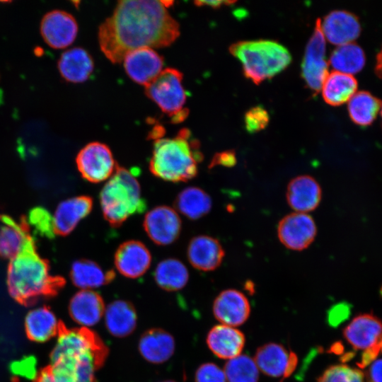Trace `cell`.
I'll return each mask as SVG.
<instances>
[{
	"label": "cell",
	"mask_w": 382,
	"mask_h": 382,
	"mask_svg": "<svg viewBox=\"0 0 382 382\" xmlns=\"http://www.w3.org/2000/svg\"><path fill=\"white\" fill-rule=\"evenodd\" d=\"M230 52L241 62L245 76L257 84L282 71L291 60L286 48L271 40L238 42Z\"/></svg>",
	"instance_id": "cell-6"
},
{
	"label": "cell",
	"mask_w": 382,
	"mask_h": 382,
	"mask_svg": "<svg viewBox=\"0 0 382 382\" xmlns=\"http://www.w3.org/2000/svg\"><path fill=\"white\" fill-rule=\"evenodd\" d=\"M350 314V305L345 302L335 305L329 311V323L336 326L346 320Z\"/></svg>",
	"instance_id": "cell-40"
},
{
	"label": "cell",
	"mask_w": 382,
	"mask_h": 382,
	"mask_svg": "<svg viewBox=\"0 0 382 382\" xmlns=\"http://www.w3.org/2000/svg\"><path fill=\"white\" fill-rule=\"evenodd\" d=\"M224 371L227 382H257L259 378L255 360L245 354L228 360Z\"/></svg>",
	"instance_id": "cell-35"
},
{
	"label": "cell",
	"mask_w": 382,
	"mask_h": 382,
	"mask_svg": "<svg viewBox=\"0 0 382 382\" xmlns=\"http://www.w3.org/2000/svg\"><path fill=\"white\" fill-rule=\"evenodd\" d=\"M346 340L357 350H366L382 340V321L372 313L356 316L343 331Z\"/></svg>",
	"instance_id": "cell-19"
},
{
	"label": "cell",
	"mask_w": 382,
	"mask_h": 382,
	"mask_svg": "<svg viewBox=\"0 0 382 382\" xmlns=\"http://www.w3.org/2000/svg\"><path fill=\"white\" fill-rule=\"evenodd\" d=\"M320 26L325 39L338 46L353 42L361 33L358 18L346 11L330 12L320 19Z\"/></svg>",
	"instance_id": "cell-16"
},
{
	"label": "cell",
	"mask_w": 382,
	"mask_h": 382,
	"mask_svg": "<svg viewBox=\"0 0 382 382\" xmlns=\"http://www.w3.org/2000/svg\"><path fill=\"white\" fill-rule=\"evenodd\" d=\"M357 86L352 75L335 71L328 75L322 86L323 98L330 105H340L357 93Z\"/></svg>",
	"instance_id": "cell-30"
},
{
	"label": "cell",
	"mask_w": 382,
	"mask_h": 382,
	"mask_svg": "<svg viewBox=\"0 0 382 382\" xmlns=\"http://www.w3.org/2000/svg\"><path fill=\"white\" fill-rule=\"evenodd\" d=\"M317 233L313 219L306 213L294 212L285 216L278 224L277 235L287 248L302 250L314 241Z\"/></svg>",
	"instance_id": "cell-10"
},
{
	"label": "cell",
	"mask_w": 382,
	"mask_h": 382,
	"mask_svg": "<svg viewBox=\"0 0 382 382\" xmlns=\"http://www.w3.org/2000/svg\"><path fill=\"white\" fill-rule=\"evenodd\" d=\"M381 116H382V108H381Z\"/></svg>",
	"instance_id": "cell-47"
},
{
	"label": "cell",
	"mask_w": 382,
	"mask_h": 382,
	"mask_svg": "<svg viewBox=\"0 0 382 382\" xmlns=\"http://www.w3.org/2000/svg\"><path fill=\"white\" fill-rule=\"evenodd\" d=\"M40 33L45 42L54 49H63L71 45L78 33L74 17L61 10L47 13L40 23Z\"/></svg>",
	"instance_id": "cell-12"
},
{
	"label": "cell",
	"mask_w": 382,
	"mask_h": 382,
	"mask_svg": "<svg viewBox=\"0 0 382 382\" xmlns=\"http://www.w3.org/2000/svg\"><path fill=\"white\" fill-rule=\"evenodd\" d=\"M100 203L104 218L112 226H120L146 208L135 174L119 166L102 188Z\"/></svg>",
	"instance_id": "cell-5"
},
{
	"label": "cell",
	"mask_w": 382,
	"mask_h": 382,
	"mask_svg": "<svg viewBox=\"0 0 382 382\" xmlns=\"http://www.w3.org/2000/svg\"><path fill=\"white\" fill-rule=\"evenodd\" d=\"M114 262L117 271L128 278H138L149 268L151 255L141 242L131 240L122 243L117 249Z\"/></svg>",
	"instance_id": "cell-15"
},
{
	"label": "cell",
	"mask_w": 382,
	"mask_h": 382,
	"mask_svg": "<svg viewBox=\"0 0 382 382\" xmlns=\"http://www.w3.org/2000/svg\"><path fill=\"white\" fill-rule=\"evenodd\" d=\"M145 92L164 113L172 118L187 110L184 108L186 93L183 86V74L175 69H163L145 87Z\"/></svg>",
	"instance_id": "cell-7"
},
{
	"label": "cell",
	"mask_w": 382,
	"mask_h": 382,
	"mask_svg": "<svg viewBox=\"0 0 382 382\" xmlns=\"http://www.w3.org/2000/svg\"><path fill=\"white\" fill-rule=\"evenodd\" d=\"M234 1H195V4L197 6H209L213 8H219L224 5L231 4Z\"/></svg>",
	"instance_id": "cell-44"
},
{
	"label": "cell",
	"mask_w": 382,
	"mask_h": 382,
	"mask_svg": "<svg viewBox=\"0 0 382 382\" xmlns=\"http://www.w3.org/2000/svg\"><path fill=\"white\" fill-rule=\"evenodd\" d=\"M37 382H69L65 377L57 374L50 368L42 371L37 378Z\"/></svg>",
	"instance_id": "cell-42"
},
{
	"label": "cell",
	"mask_w": 382,
	"mask_h": 382,
	"mask_svg": "<svg viewBox=\"0 0 382 382\" xmlns=\"http://www.w3.org/2000/svg\"><path fill=\"white\" fill-rule=\"evenodd\" d=\"M64 79L71 83H82L93 72L94 64L91 56L81 47H74L64 52L57 64Z\"/></svg>",
	"instance_id": "cell-27"
},
{
	"label": "cell",
	"mask_w": 382,
	"mask_h": 382,
	"mask_svg": "<svg viewBox=\"0 0 382 382\" xmlns=\"http://www.w3.org/2000/svg\"><path fill=\"white\" fill-rule=\"evenodd\" d=\"M269 122V115L262 107L250 109L245 116V124L249 132H256L263 129Z\"/></svg>",
	"instance_id": "cell-38"
},
{
	"label": "cell",
	"mask_w": 382,
	"mask_h": 382,
	"mask_svg": "<svg viewBox=\"0 0 382 382\" xmlns=\"http://www.w3.org/2000/svg\"><path fill=\"white\" fill-rule=\"evenodd\" d=\"M224 250L219 241L213 237L200 235L190 241L187 256L190 263L201 271H212L221 263Z\"/></svg>",
	"instance_id": "cell-22"
},
{
	"label": "cell",
	"mask_w": 382,
	"mask_h": 382,
	"mask_svg": "<svg viewBox=\"0 0 382 382\" xmlns=\"http://www.w3.org/2000/svg\"><path fill=\"white\" fill-rule=\"evenodd\" d=\"M6 282L10 295L21 302L50 294L64 283L62 278L51 274L47 262L35 250L25 252L10 260Z\"/></svg>",
	"instance_id": "cell-4"
},
{
	"label": "cell",
	"mask_w": 382,
	"mask_h": 382,
	"mask_svg": "<svg viewBox=\"0 0 382 382\" xmlns=\"http://www.w3.org/2000/svg\"><path fill=\"white\" fill-rule=\"evenodd\" d=\"M108 348L89 328L60 330L51 352L50 369L69 382H97Z\"/></svg>",
	"instance_id": "cell-2"
},
{
	"label": "cell",
	"mask_w": 382,
	"mask_h": 382,
	"mask_svg": "<svg viewBox=\"0 0 382 382\" xmlns=\"http://www.w3.org/2000/svg\"><path fill=\"white\" fill-rule=\"evenodd\" d=\"M179 35V24L163 1L125 0L118 1L100 25L98 42L105 56L115 64L134 50L168 46Z\"/></svg>",
	"instance_id": "cell-1"
},
{
	"label": "cell",
	"mask_w": 382,
	"mask_h": 382,
	"mask_svg": "<svg viewBox=\"0 0 382 382\" xmlns=\"http://www.w3.org/2000/svg\"><path fill=\"white\" fill-rule=\"evenodd\" d=\"M325 51V39L320 30V19H318L314 32L307 44L302 64V76L307 86L316 92L321 90L329 74Z\"/></svg>",
	"instance_id": "cell-9"
},
{
	"label": "cell",
	"mask_w": 382,
	"mask_h": 382,
	"mask_svg": "<svg viewBox=\"0 0 382 382\" xmlns=\"http://www.w3.org/2000/svg\"><path fill=\"white\" fill-rule=\"evenodd\" d=\"M105 310L101 296L93 290H80L70 299L69 313L81 328H88L97 324Z\"/></svg>",
	"instance_id": "cell-20"
},
{
	"label": "cell",
	"mask_w": 382,
	"mask_h": 382,
	"mask_svg": "<svg viewBox=\"0 0 382 382\" xmlns=\"http://www.w3.org/2000/svg\"><path fill=\"white\" fill-rule=\"evenodd\" d=\"M382 107V101L369 92H357L348 101L351 120L360 126L370 125Z\"/></svg>",
	"instance_id": "cell-33"
},
{
	"label": "cell",
	"mask_w": 382,
	"mask_h": 382,
	"mask_svg": "<svg viewBox=\"0 0 382 382\" xmlns=\"http://www.w3.org/2000/svg\"><path fill=\"white\" fill-rule=\"evenodd\" d=\"M122 62L129 77L144 87L151 83L163 70L162 57L149 47L137 49L127 53Z\"/></svg>",
	"instance_id": "cell-13"
},
{
	"label": "cell",
	"mask_w": 382,
	"mask_h": 382,
	"mask_svg": "<svg viewBox=\"0 0 382 382\" xmlns=\"http://www.w3.org/2000/svg\"><path fill=\"white\" fill-rule=\"evenodd\" d=\"M317 382H364L363 373L347 365H334L327 369Z\"/></svg>",
	"instance_id": "cell-36"
},
{
	"label": "cell",
	"mask_w": 382,
	"mask_h": 382,
	"mask_svg": "<svg viewBox=\"0 0 382 382\" xmlns=\"http://www.w3.org/2000/svg\"><path fill=\"white\" fill-rule=\"evenodd\" d=\"M154 276L159 287L173 291L183 289L187 284L189 272L181 261L175 258H168L157 265Z\"/></svg>",
	"instance_id": "cell-32"
},
{
	"label": "cell",
	"mask_w": 382,
	"mask_h": 382,
	"mask_svg": "<svg viewBox=\"0 0 382 382\" xmlns=\"http://www.w3.org/2000/svg\"><path fill=\"white\" fill-rule=\"evenodd\" d=\"M0 221V257L11 260L25 252L35 250L25 221L18 223L7 215H1Z\"/></svg>",
	"instance_id": "cell-14"
},
{
	"label": "cell",
	"mask_w": 382,
	"mask_h": 382,
	"mask_svg": "<svg viewBox=\"0 0 382 382\" xmlns=\"http://www.w3.org/2000/svg\"><path fill=\"white\" fill-rule=\"evenodd\" d=\"M190 132L182 129L174 138L155 141L149 162L151 172L170 182L187 181L197 173V163L202 159L198 142L190 139Z\"/></svg>",
	"instance_id": "cell-3"
},
{
	"label": "cell",
	"mask_w": 382,
	"mask_h": 382,
	"mask_svg": "<svg viewBox=\"0 0 382 382\" xmlns=\"http://www.w3.org/2000/svg\"><path fill=\"white\" fill-rule=\"evenodd\" d=\"M93 204L92 198L86 195L61 202L52 216L54 234L66 236L72 232L79 221L90 214Z\"/></svg>",
	"instance_id": "cell-18"
},
{
	"label": "cell",
	"mask_w": 382,
	"mask_h": 382,
	"mask_svg": "<svg viewBox=\"0 0 382 382\" xmlns=\"http://www.w3.org/2000/svg\"><path fill=\"white\" fill-rule=\"evenodd\" d=\"M144 228L156 244L166 245L173 243L179 236L182 222L178 212L168 206H158L146 214Z\"/></svg>",
	"instance_id": "cell-11"
},
{
	"label": "cell",
	"mask_w": 382,
	"mask_h": 382,
	"mask_svg": "<svg viewBox=\"0 0 382 382\" xmlns=\"http://www.w3.org/2000/svg\"><path fill=\"white\" fill-rule=\"evenodd\" d=\"M28 222L40 234L52 238L54 236L52 228V216L47 210L42 207L32 209Z\"/></svg>",
	"instance_id": "cell-37"
},
{
	"label": "cell",
	"mask_w": 382,
	"mask_h": 382,
	"mask_svg": "<svg viewBox=\"0 0 382 382\" xmlns=\"http://www.w3.org/2000/svg\"><path fill=\"white\" fill-rule=\"evenodd\" d=\"M250 303L245 296L236 289H226L215 299L213 312L215 318L223 325L235 327L248 319Z\"/></svg>",
	"instance_id": "cell-21"
},
{
	"label": "cell",
	"mask_w": 382,
	"mask_h": 382,
	"mask_svg": "<svg viewBox=\"0 0 382 382\" xmlns=\"http://www.w3.org/2000/svg\"><path fill=\"white\" fill-rule=\"evenodd\" d=\"M161 382H175V381H172V380H166V381H161Z\"/></svg>",
	"instance_id": "cell-46"
},
{
	"label": "cell",
	"mask_w": 382,
	"mask_h": 382,
	"mask_svg": "<svg viewBox=\"0 0 382 382\" xmlns=\"http://www.w3.org/2000/svg\"><path fill=\"white\" fill-rule=\"evenodd\" d=\"M365 54L360 46L351 42L337 46L331 53L329 62L335 71L352 75L365 64Z\"/></svg>",
	"instance_id": "cell-34"
},
{
	"label": "cell",
	"mask_w": 382,
	"mask_h": 382,
	"mask_svg": "<svg viewBox=\"0 0 382 382\" xmlns=\"http://www.w3.org/2000/svg\"><path fill=\"white\" fill-rule=\"evenodd\" d=\"M26 335L33 341L44 342L58 335L61 325L55 313L46 306H36L25 316Z\"/></svg>",
	"instance_id": "cell-26"
},
{
	"label": "cell",
	"mask_w": 382,
	"mask_h": 382,
	"mask_svg": "<svg viewBox=\"0 0 382 382\" xmlns=\"http://www.w3.org/2000/svg\"><path fill=\"white\" fill-rule=\"evenodd\" d=\"M195 382H226L224 370L213 363H205L197 369Z\"/></svg>",
	"instance_id": "cell-39"
},
{
	"label": "cell",
	"mask_w": 382,
	"mask_h": 382,
	"mask_svg": "<svg viewBox=\"0 0 382 382\" xmlns=\"http://www.w3.org/2000/svg\"><path fill=\"white\" fill-rule=\"evenodd\" d=\"M367 382H382V359L373 361L366 374Z\"/></svg>",
	"instance_id": "cell-41"
},
{
	"label": "cell",
	"mask_w": 382,
	"mask_h": 382,
	"mask_svg": "<svg viewBox=\"0 0 382 382\" xmlns=\"http://www.w3.org/2000/svg\"><path fill=\"white\" fill-rule=\"evenodd\" d=\"M72 283L81 290H92L112 281L115 272L105 270L90 260H79L73 262L70 270Z\"/></svg>",
	"instance_id": "cell-29"
},
{
	"label": "cell",
	"mask_w": 382,
	"mask_h": 382,
	"mask_svg": "<svg viewBox=\"0 0 382 382\" xmlns=\"http://www.w3.org/2000/svg\"><path fill=\"white\" fill-rule=\"evenodd\" d=\"M207 344L216 357L229 360L241 354L245 337L234 327L221 324L210 330L207 337Z\"/></svg>",
	"instance_id": "cell-24"
},
{
	"label": "cell",
	"mask_w": 382,
	"mask_h": 382,
	"mask_svg": "<svg viewBox=\"0 0 382 382\" xmlns=\"http://www.w3.org/2000/svg\"><path fill=\"white\" fill-rule=\"evenodd\" d=\"M173 336L160 328L146 330L141 336L138 348L142 357L152 364H161L168 361L175 351Z\"/></svg>",
	"instance_id": "cell-25"
},
{
	"label": "cell",
	"mask_w": 382,
	"mask_h": 382,
	"mask_svg": "<svg viewBox=\"0 0 382 382\" xmlns=\"http://www.w3.org/2000/svg\"><path fill=\"white\" fill-rule=\"evenodd\" d=\"M212 202L209 195L197 187H188L183 190L175 201L176 209L192 220L198 219L207 214Z\"/></svg>",
	"instance_id": "cell-31"
},
{
	"label": "cell",
	"mask_w": 382,
	"mask_h": 382,
	"mask_svg": "<svg viewBox=\"0 0 382 382\" xmlns=\"http://www.w3.org/2000/svg\"><path fill=\"white\" fill-rule=\"evenodd\" d=\"M254 360L259 370L272 377H288L297 363L294 353L276 343H268L259 347Z\"/></svg>",
	"instance_id": "cell-17"
},
{
	"label": "cell",
	"mask_w": 382,
	"mask_h": 382,
	"mask_svg": "<svg viewBox=\"0 0 382 382\" xmlns=\"http://www.w3.org/2000/svg\"><path fill=\"white\" fill-rule=\"evenodd\" d=\"M322 191L320 185L310 175H299L293 178L286 190L289 205L296 212L307 213L320 204Z\"/></svg>",
	"instance_id": "cell-23"
},
{
	"label": "cell",
	"mask_w": 382,
	"mask_h": 382,
	"mask_svg": "<svg viewBox=\"0 0 382 382\" xmlns=\"http://www.w3.org/2000/svg\"><path fill=\"white\" fill-rule=\"evenodd\" d=\"M103 317L108 332L117 337L130 335L137 325L136 311L127 301L116 300L109 303Z\"/></svg>",
	"instance_id": "cell-28"
},
{
	"label": "cell",
	"mask_w": 382,
	"mask_h": 382,
	"mask_svg": "<svg viewBox=\"0 0 382 382\" xmlns=\"http://www.w3.org/2000/svg\"><path fill=\"white\" fill-rule=\"evenodd\" d=\"M236 163L234 153L230 151L216 154L212 160V164H220L226 166H231Z\"/></svg>",
	"instance_id": "cell-43"
},
{
	"label": "cell",
	"mask_w": 382,
	"mask_h": 382,
	"mask_svg": "<svg viewBox=\"0 0 382 382\" xmlns=\"http://www.w3.org/2000/svg\"><path fill=\"white\" fill-rule=\"evenodd\" d=\"M76 163L81 176L95 183L108 180L117 167L110 148L98 141L91 142L81 149Z\"/></svg>",
	"instance_id": "cell-8"
},
{
	"label": "cell",
	"mask_w": 382,
	"mask_h": 382,
	"mask_svg": "<svg viewBox=\"0 0 382 382\" xmlns=\"http://www.w3.org/2000/svg\"><path fill=\"white\" fill-rule=\"evenodd\" d=\"M375 72L376 75L382 79V49L376 56V63L375 66Z\"/></svg>",
	"instance_id": "cell-45"
}]
</instances>
